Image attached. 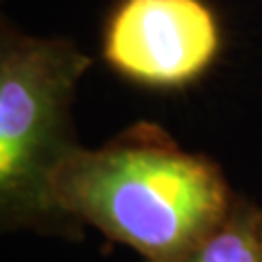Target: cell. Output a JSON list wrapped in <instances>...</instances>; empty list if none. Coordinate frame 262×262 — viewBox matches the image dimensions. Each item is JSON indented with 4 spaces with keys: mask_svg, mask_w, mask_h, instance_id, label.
<instances>
[{
    "mask_svg": "<svg viewBox=\"0 0 262 262\" xmlns=\"http://www.w3.org/2000/svg\"><path fill=\"white\" fill-rule=\"evenodd\" d=\"M90 57L66 39L5 31L0 48V212L5 227H63L53 177L77 144L70 103Z\"/></svg>",
    "mask_w": 262,
    "mask_h": 262,
    "instance_id": "7a4b0ae2",
    "label": "cell"
},
{
    "mask_svg": "<svg viewBox=\"0 0 262 262\" xmlns=\"http://www.w3.org/2000/svg\"><path fill=\"white\" fill-rule=\"evenodd\" d=\"M221 33L201 0H122L105 31V59L153 88L190 83L214 61Z\"/></svg>",
    "mask_w": 262,
    "mask_h": 262,
    "instance_id": "3957f363",
    "label": "cell"
},
{
    "mask_svg": "<svg viewBox=\"0 0 262 262\" xmlns=\"http://www.w3.org/2000/svg\"><path fill=\"white\" fill-rule=\"evenodd\" d=\"M53 196L70 223L94 225L149 262H177L234 201L216 164L153 127L96 151L75 146L53 177Z\"/></svg>",
    "mask_w": 262,
    "mask_h": 262,
    "instance_id": "6da1fadb",
    "label": "cell"
},
{
    "mask_svg": "<svg viewBox=\"0 0 262 262\" xmlns=\"http://www.w3.org/2000/svg\"><path fill=\"white\" fill-rule=\"evenodd\" d=\"M177 262H262V210L234 196L225 216Z\"/></svg>",
    "mask_w": 262,
    "mask_h": 262,
    "instance_id": "277c9868",
    "label": "cell"
}]
</instances>
